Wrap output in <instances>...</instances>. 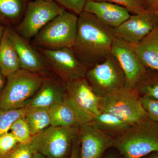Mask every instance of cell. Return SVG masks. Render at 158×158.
I'll return each instance as SVG.
<instances>
[{
  "instance_id": "39",
  "label": "cell",
  "mask_w": 158,
  "mask_h": 158,
  "mask_svg": "<svg viewBox=\"0 0 158 158\" xmlns=\"http://www.w3.org/2000/svg\"><path fill=\"white\" fill-rule=\"evenodd\" d=\"M46 1H55V0H46Z\"/></svg>"
},
{
  "instance_id": "37",
  "label": "cell",
  "mask_w": 158,
  "mask_h": 158,
  "mask_svg": "<svg viewBox=\"0 0 158 158\" xmlns=\"http://www.w3.org/2000/svg\"><path fill=\"white\" fill-rule=\"evenodd\" d=\"M144 1L146 2L147 3H148L150 6H151L152 5H153L157 0H144Z\"/></svg>"
},
{
  "instance_id": "11",
  "label": "cell",
  "mask_w": 158,
  "mask_h": 158,
  "mask_svg": "<svg viewBox=\"0 0 158 158\" xmlns=\"http://www.w3.org/2000/svg\"><path fill=\"white\" fill-rule=\"evenodd\" d=\"M111 53L117 59L124 73L125 87L135 89L147 74V68L129 44L119 38L116 37L114 40Z\"/></svg>"
},
{
  "instance_id": "22",
  "label": "cell",
  "mask_w": 158,
  "mask_h": 158,
  "mask_svg": "<svg viewBox=\"0 0 158 158\" xmlns=\"http://www.w3.org/2000/svg\"><path fill=\"white\" fill-rule=\"evenodd\" d=\"M89 123L106 134L112 133L118 135L131 125L117 116L105 112H101L93 121Z\"/></svg>"
},
{
  "instance_id": "25",
  "label": "cell",
  "mask_w": 158,
  "mask_h": 158,
  "mask_svg": "<svg viewBox=\"0 0 158 158\" xmlns=\"http://www.w3.org/2000/svg\"><path fill=\"white\" fill-rule=\"evenodd\" d=\"M24 117L15 120L10 129V132L21 144L28 143L32 137L28 126Z\"/></svg>"
},
{
  "instance_id": "8",
  "label": "cell",
  "mask_w": 158,
  "mask_h": 158,
  "mask_svg": "<svg viewBox=\"0 0 158 158\" xmlns=\"http://www.w3.org/2000/svg\"><path fill=\"white\" fill-rule=\"evenodd\" d=\"M63 100L76 113L81 125L93 121L101 113L98 106L99 97L85 78L65 83Z\"/></svg>"
},
{
  "instance_id": "21",
  "label": "cell",
  "mask_w": 158,
  "mask_h": 158,
  "mask_svg": "<svg viewBox=\"0 0 158 158\" xmlns=\"http://www.w3.org/2000/svg\"><path fill=\"white\" fill-rule=\"evenodd\" d=\"M27 109L24 118L27 123L32 137L37 135L51 126V118L48 108Z\"/></svg>"
},
{
  "instance_id": "24",
  "label": "cell",
  "mask_w": 158,
  "mask_h": 158,
  "mask_svg": "<svg viewBox=\"0 0 158 158\" xmlns=\"http://www.w3.org/2000/svg\"><path fill=\"white\" fill-rule=\"evenodd\" d=\"M140 96L150 97L158 100V75L147 74L135 88Z\"/></svg>"
},
{
  "instance_id": "18",
  "label": "cell",
  "mask_w": 158,
  "mask_h": 158,
  "mask_svg": "<svg viewBox=\"0 0 158 158\" xmlns=\"http://www.w3.org/2000/svg\"><path fill=\"white\" fill-rule=\"evenodd\" d=\"M20 69L17 51L6 27L0 42V70L7 78Z\"/></svg>"
},
{
  "instance_id": "33",
  "label": "cell",
  "mask_w": 158,
  "mask_h": 158,
  "mask_svg": "<svg viewBox=\"0 0 158 158\" xmlns=\"http://www.w3.org/2000/svg\"><path fill=\"white\" fill-rule=\"evenodd\" d=\"M6 78L4 76V75L2 73V72L0 70V92L2 91L5 85H6Z\"/></svg>"
},
{
  "instance_id": "6",
  "label": "cell",
  "mask_w": 158,
  "mask_h": 158,
  "mask_svg": "<svg viewBox=\"0 0 158 158\" xmlns=\"http://www.w3.org/2000/svg\"><path fill=\"white\" fill-rule=\"evenodd\" d=\"M79 127L50 126L32 137L36 152L46 158H69Z\"/></svg>"
},
{
  "instance_id": "36",
  "label": "cell",
  "mask_w": 158,
  "mask_h": 158,
  "mask_svg": "<svg viewBox=\"0 0 158 158\" xmlns=\"http://www.w3.org/2000/svg\"><path fill=\"white\" fill-rule=\"evenodd\" d=\"M33 158H45L44 156L40 154L39 153L35 152L34 153V157Z\"/></svg>"
},
{
  "instance_id": "5",
  "label": "cell",
  "mask_w": 158,
  "mask_h": 158,
  "mask_svg": "<svg viewBox=\"0 0 158 158\" xmlns=\"http://www.w3.org/2000/svg\"><path fill=\"white\" fill-rule=\"evenodd\" d=\"M98 106L101 112L111 113L130 125L148 117L138 91L127 87L99 97Z\"/></svg>"
},
{
  "instance_id": "13",
  "label": "cell",
  "mask_w": 158,
  "mask_h": 158,
  "mask_svg": "<svg viewBox=\"0 0 158 158\" xmlns=\"http://www.w3.org/2000/svg\"><path fill=\"white\" fill-rule=\"evenodd\" d=\"M158 24V19L148 9L144 13L131 15L113 30L116 38L127 43L135 44L147 36Z\"/></svg>"
},
{
  "instance_id": "27",
  "label": "cell",
  "mask_w": 158,
  "mask_h": 158,
  "mask_svg": "<svg viewBox=\"0 0 158 158\" xmlns=\"http://www.w3.org/2000/svg\"><path fill=\"white\" fill-rule=\"evenodd\" d=\"M141 102L148 118L158 123V100L150 97L140 96Z\"/></svg>"
},
{
  "instance_id": "35",
  "label": "cell",
  "mask_w": 158,
  "mask_h": 158,
  "mask_svg": "<svg viewBox=\"0 0 158 158\" xmlns=\"http://www.w3.org/2000/svg\"><path fill=\"white\" fill-rule=\"evenodd\" d=\"M6 27L0 24V42H1V39L2 37L3 34H4V31H5Z\"/></svg>"
},
{
  "instance_id": "2",
  "label": "cell",
  "mask_w": 158,
  "mask_h": 158,
  "mask_svg": "<svg viewBox=\"0 0 158 158\" xmlns=\"http://www.w3.org/2000/svg\"><path fill=\"white\" fill-rule=\"evenodd\" d=\"M113 147L124 158H142L158 151V123L144 118L114 138Z\"/></svg>"
},
{
  "instance_id": "34",
  "label": "cell",
  "mask_w": 158,
  "mask_h": 158,
  "mask_svg": "<svg viewBox=\"0 0 158 158\" xmlns=\"http://www.w3.org/2000/svg\"><path fill=\"white\" fill-rule=\"evenodd\" d=\"M142 158H158V151L150 153Z\"/></svg>"
},
{
  "instance_id": "4",
  "label": "cell",
  "mask_w": 158,
  "mask_h": 158,
  "mask_svg": "<svg viewBox=\"0 0 158 158\" xmlns=\"http://www.w3.org/2000/svg\"><path fill=\"white\" fill-rule=\"evenodd\" d=\"M78 15L65 10L52 19L30 42L35 47L48 50L72 48L76 37Z\"/></svg>"
},
{
  "instance_id": "26",
  "label": "cell",
  "mask_w": 158,
  "mask_h": 158,
  "mask_svg": "<svg viewBox=\"0 0 158 158\" xmlns=\"http://www.w3.org/2000/svg\"><path fill=\"white\" fill-rule=\"evenodd\" d=\"M96 2H104L113 3L124 7L134 14H141L148 10L142 0H93Z\"/></svg>"
},
{
  "instance_id": "29",
  "label": "cell",
  "mask_w": 158,
  "mask_h": 158,
  "mask_svg": "<svg viewBox=\"0 0 158 158\" xmlns=\"http://www.w3.org/2000/svg\"><path fill=\"white\" fill-rule=\"evenodd\" d=\"M19 144L11 132L0 136V158L9 154Z\"/></svg>"
},
{
  "instance_id": "31",
  "label": "cell",
  "mask_w": 158,
  "mask_h": 158,
  "mask_svg": "<svg viewBox=\"0 0 158 158\" xmlns=\"http://www.w3.org/2000/svg\"><path fill=\"white\" fill-rule=\"evenodd\" d=\"M80 147V142L78 134L77 136L74 141L71 152L69 158H78Z\"/></svg>"
},
{
  "instance_id": "19",
  "label": "cell",
  "mask_w": 158,
  "mask_h": 158,
  "mask_svg": "<svg viewBox=\"0 0 158 158\" xmlns=\"http://www.w3.org/2000/svg\"><path fill=\"white\" fill-rule=\"evenodd\" d=\"M30 0H0V24L15 28L22 20Z\"/></svg>"
},
{
  "instance_id": "14",
  "label": "cell",
  "mask_w": 158,
  "mask_h": 158,
  "mask_svg": "<svg viewBox=\"0 0 158 158\" xmlns=\"http://www.w3.org/2000/svg\"><path fill=\"white\" fill-rule=\"evenodd\" d=\"M6 28L17 51L21 69L43 76L52 72L47 62L35 46L20 36L14 29Z\"/></svg>"
},
{
  "instance_id": "7",
  "label": "cell",
  "mask_w": 158,
  "mask_h": 158,
  "mask_svg": "<svg viewBox=\"0 0 158 158\" xmlns=\"http://www.w3.org/2000/svg\"><path fill=\"white\" fill-rule=\"evenodd\" d=\"M85 78L99 97L106 96L125 86L123 70L111 53L101 63L88 68Z\"/></svg>"
},
{
  "instance_id": "20",
  "label": "cell",
  "mask_w": 158,
  "mask_h": 158,
  "mask_svg": "<svg viewBox=\"0 0 158 158\" xmlns=\"http://www.w3.org/2000/svg\"><path fill=\"white\" fill-rule=\"evenodd\" d=\"M48 110L51 126L67 127H79L81 126L76 113L64 100L52 105Z\"/></svg>"
},
{
  "instance_id": "3",
  "label": "cell",
  "mask_w": 158,
  "mask_h": 158,
  "mask_svg": "<svg viewBox=\"0 0 158 158\" xmlns=\"http://www.w3.org/2000/svg\"><path fill=\"white\" fill-rule=\"evenodd\" d=\"M44 76L20 69L6 78L0 92V109L14 110L26 106L42 84Z\"/></svg>"
},
{
  "instance_id": "9",
  "label": "cell",
  "mask_w": 158,
  "mask_h": 158,
  "mask_svg": "<svg viewBox=\"0 0 158 158\" xmlns=\"http://www.w3.org/2000/svg\"><path fill=\"white\" fill-rule=\"evenodd\" d=\"M65 10L55 1H30L22 20L14 29L30 42L48 23Z\"/></svg>"
},
{
  "instance_id": "38",
  "label": "cell",
  "mask_w": 158,
  "mask_h": 158,
  "mask_svg": "<svg viewBox=\"0 0 158 158\" xmlns=\"http://www.w3.org/2000/svg\"><path fill=\"white\" fill-rule=\"evenodd\" d=\"M104 158H118L116 156L113 154H110L106 156Z\"/></svg>"
},
{
  "instance_id": "1",
  "label": "cell",
  "mask_w": 158,
  "mask_h": 158,
  "mask_svg": "<svg viewBox=\"0 0 158 158\" xmlns=\"http://www.w3.org/2000/svg\"><path fill=\"white\" fill-rule=\"evenodd\" d=\"M116 38L113 28L83 11L78 15L76 37L71 48L78 60L90 68L111 54Z\"/></svg>"
},
{
  "instance_id": "10",
  "label": "cell",
  "mask_w": 158,
  "mask_h": 158,
  "mask_svg": "<svg viewBox=\"0 0 158 158\" xmlns=\"http://www.w3.org/2000/svg\"><path fill=\"white\" fill-rule=\"evenodd\" d=\"M36 48L47 62L52 72L65 83L85 77L88 69L78 60L71 48Z\"/></svg>"
},
{
  "instance_id": "32",
  "label": "cell",
  "mask_w": 158,
  "mask_h": 158,
  "mask_svg": "<svg viewBox=\"0 0 158 158\" xmlns=\"http://www.w3.org/2000/svg\"><path fill=\"white\" fill-rule=\"evenodd\" d=\"M149 9L153 12L158 19V0L153 5L150 6Z\"/></svg>"
},
{
  "instance_id": "15",
  "label": "cell",
  "mask_w": 158,
  "mask_h": 158,
  "mask_svg": "<svg viewBox=\"0 0 158 158\" xmlns=\"http://www.w3.org/2000/svg\"><path fill=\"white\" fill-rule=\"evenodd\" d=\"M65 82L52 72L45 76L39 90L28 104L27 108H49L57 102L63 100Z\"/></svg>"
},
{
  "instance_id": "16",
  "label": "cell",
  "mask_w": 158,
  "mask_h": 158,
  "mask_svg": "<svg viewBox=\"0 0 158 158\" xmlns=\"http://www.w3.org/2000/svg\"><path fill=\"white\" fill-rule=\"evenodd\" d=\"M84 11L93 15L100 21L113 28L117 27L130 17L127 9L116 4L88 0Z\"/></svg>"
},
{
  "instance_id": "30",
  "label": "cell",
  "mask_w": 158,
  "mask_h": 158,
  "mask_svg": "<svg viewBox=\"0 0 158 158\" xmlns=\"http://www.w3.org/2000/svg\"><path fill=\"white\" fill-rule=\"evenodd\" d=\"M88 0H55L56 2L66 11L78 15L84 11Z\"/></svg>"
},
{
  "instance_id": "28",
  "label": "cell",
  "mask_w": 158,
  "mask_h": 158,
  "mask_svg": "<svg viewBox=\"0 0 158 158\" xmlns=\"http://www.w3.org/2000/svg\"><path fill=\"white\" fill-rule=\"evenodd\" d=\"M35 152L30 141L24 144L19 143L11 152L1 158H33Z\"/></svg>"
},
{
  "instance_id": "23",
  "label": "cell",
  "mask_w": 158,
  "mask_h": 158,
  "mask_svg": "<svg viewBox=\"0 0 158 158\" xmlns=\"http://www.w3.org/2000/svg\"><path fill=\"white\" fill-rule=\"evenodd\" d=\"M27 110L26 107L14 110L0 109V136L10 131L11 126L15 120L24 117Z\"/></svg>"
},
{
  "instance_id": "17",
  "label": "cell",
  "mask_w": 158,
  "mask_h": 158,
  "mask_svg": "<svg viewBox=\"0 0 158 158\" xmlns=\"http://www.w3.org/2000/svg\"><path fill=\"white\" fill-rule=\"evenodd\" d=\"M129 44L146 68L158 73V24L139 42Z\"/></svg>"
},
{
  "instance_id": "12",
  "label": "cell",
  "mask_w": 158,
  "mask_h": 158,
  "mask_svg": "<svg viewBox=\"0 0 158 158\" xmlns=\"http://www.w3.org/2000/svg\"><path fill=\"white\" fill-rule=\"evenodd\" d=\"M78 136V158H101L105 152L114 145V138L90 123L80 127Z\"/></svg>"
}]
</instances>
